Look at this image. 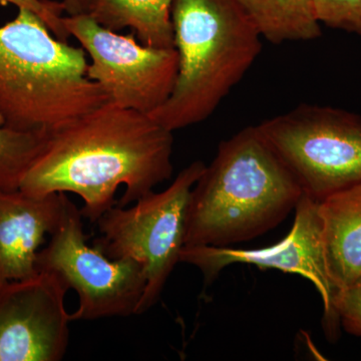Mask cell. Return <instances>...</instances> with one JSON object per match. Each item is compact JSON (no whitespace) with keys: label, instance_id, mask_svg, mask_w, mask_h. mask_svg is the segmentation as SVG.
<instances>
[{"label":"cell","instance_id":"obj_17","mask_svg":"<svg viewBox=\"0 0 361 361\" xmlns=\"http://www.w3.org/2000/svg\"><path fill=\"white\" fill-rule=\"evenodd\" d=\"M13 4L18 9H27L44 21L54 37L68 42L70 35L63 23L65 6L63 2L54 0H0V6Z\"/></svg>","mask_w":361,"mask_h":361},{"label":"cell","instance_id":"obj_16","mask_svg":"<svg viewBox=\"0 0 361 361\" xmlns=\"http://www.w3.org/2000/svg\"><path fill=\"white\" fill-rule=\"evenodd\" d=\"M320 25L361 37V0H313Z\"/></svg>","mask_w":361,"mask_h":361},{"label":"cell","instance_id":"obj_3","mask_svg":"<svg viewBox=\"0 0 361 361\" xmlns=\"http://www.w3.org/2000/svg\"><path fill=\"white\" fill-rule=\"evenodd\" d=\"M87 66L84 49L59 39L37 14L18 9L0 26V126L49 134L106 104Z\"/></svg>","mask_w":361,"mask_h":361},{"label":"cell","instance_id":"obj_6","mask_svg":"<svg viewBox=\"0 0 361 361\" xmlns=\"http://www.w3.org/2000/svg\"><path fill=\"white\" fill-rule=\"evenodd\" d=\"M257 126L314 200L360 184V115L304 104Z\"/></svg>","mask_w":361,"mask_h":361},{"label":"cell","instance_id":"obj_11","mask_svg":"<svg viewBox=\"0 0 361 361\" xmlns=\"http://www.w3.org/2000/svg\"><path fill=\"white\" fill-rule=\"evenodd\" d=\"M68 199L65 193L37 197L0 189V286L39 272V247L61 223Z\"/></svg>","mask_w":361,"mask_h":361},{"label":"cell","instance_id":"obj_14","mask_svg":"<svg viewBox=\"0 0 361 361\" xmlns=\"http://www.w3.org/2000/svg\"><path fill=\"white\" fill-rule=\"evenodd\" d=\"M271 44L308 42L322 35L313 0H235Z\"/></svg>","mask_w":361,"mask_h":361},{"label":"cell","instance_id":"obj_1","mask_svg":"<svg viewBox=\"0 0 361 361\" xmlns=\"http://www.w3.org/2000/svg\"><path fill=\"white\" fill-rule=\"evenodd\" d=\"M173 142V132L151 116L106 102L49 133L20 190L78 195L82 217L97 222L116 204L129 206L172 177Z\"/></svg>","mask_w":361,"mask_h":361},{"label":"cell","instance_id":"obj_13","mask_svg":"<svg viewBox=\"0 0 361 361\" xmlns=\"http://www.w3.org/2000/svg\"><path fill=\"white\" fill-rule=\"evenodd\" d=\"M174 0H97L89 13L109 30L129 27L142 44L174 47L172 11Z\"/></svg>","mask_w":361,"mask_h":361},{"label":"cell","instance_id":"obj_19","mask_svg":"<svg viewBox=\"0 0 361 361\" xmlns=\"http://www.w3.org/2000/svg\"><path fill=\"white\" fill-rule=\"evenodd\" d=\"M97 0H61L68 16L89 14Z\"/></svg>","mask_w":361,"mask_h":361},{"label":"cell","instance_id":"obj_10","mask_svg":"<svg viewBox=\"0 0 361 361\" xmlns=\"http://www.w3.org/2000/svg\"><path fill=\"white\" fill-rule=\"evenodd\" d=\"M70 290L47 270L0 286V361H59L70 342Z\"/></svg>","mask_w":361,"mask_h":361},{"label":"cell","instance_id":"obj_5","mask_svg":"<svg viewBox=\"0 0 361 361\" xmlns=\"http://www.w3.org/2000/svg\"><path fill=\"white\" fill-rule=\"evenodd\" d=\"M205 168L203 161H193L167 189L151 192L133 206L116 204L97 220L101 236L94 246L109 258L133 259L144 268L146 289L137 315L155 305L180 262L190 194Z\"/></svg>","mask_w":361,"mask_h":361},{"label":"cell","instance_id":"obj_4","mask_svg":"<svg viewBox=\"0 0 361 361\" xmlns=\"http://www.w3.org/2000/svg\"><path fill=\"white\" fill-rule=\"evenodd\" d=\"M171 18L177 80L149 116L175 132L212 116L255 63L262 37L235 0H174Z\"/></svg>","mask_w":361,"mask_h":361},{"label":"cell","instance_id":"obj_8","mask_svg":"<svg viewBox=\"0 0 361 361\" xmlns=\"http://www.w3.org/2000/svg\"><path fill=\"white\" fill-rule=\"evenodd\" d=\"M63 23L70 37L89 54L87 77L102 87L109 102L151 115L167 101L179 68L175 47L140 44L134 32L120 35L90 14L65 16Z\"/></svg>","mask_w":361,"mask_h":361},{"label":"cell","instance_id":"obj_7","mask_svg":"<svg viewBox=\"0 0 361 361\" xmlns=\"http://www.w3.org/2000/svg\"><path fill=\"white\" fill-rule=\"evenodd\" d=\"M82 215L68 199L49 243L37 255V269L58 275L78 296L75 320L137 315L146 289L144 268L129 258L111 259L89 246Z\"/></svg>","mask_w":361,"mask_h":361},{"label":"cell","instance_id":"obj_15","mask_svg":"<svg viewBox=\"0 0 361 361\" xmlns=\"http://www.w3.org/2000/svg\"><path fill=\"white\" fill-rule=\"evenodd\" d=\"M49 134L0 126V189H20L21 180L47 144Z\"/></svg>","mask_w":361,"mask_h":361},{"label":"cell","instance_id":"obj_18","mask_svg":"<svg viewBox=\"0 0 361 361\" xmlns=\"http://www.w3.org/2000/svg\"><path fill=\"white\" fill-rule=\"evenodd\" d=\"M334 310L342 329L353 336H361V279L338 292Z\"/></svg>","mask_w":361,"mask_h":361},{"label":"cell","instance_id":"obj_20","mask_svg":"<svg viewBox=\"0 0 361 361\" xmlns=\"http://www.w3.org/2000/svg\"><path fill=\"white\" fill-rule=\"evenodd\" d=\"M360 184H361V183H360Z\"/></svg>","mask_w":361,"mask_h":361},{"label":"cell","instance_id":"obj_2","mask_svg":"<svg viewBox=\"0 0 361 361\" xmlns=\"http://www.w3.org/2000/svg\"><path fill=\"white\" fill-rule=\"evenodd\" d=\"M258 126L223 141L190 194L185 247H230L274 229L303 195Z\"/></svg>","mask_w":361,"mask_h":361},{"label":"cell","instance_id":"obj_9","mask_svg":"<svg viewBox=\"0 0 361 361\" xmlns=\"http://www.w3.org/2000/svg\"><path fill=\"white\" fill-rule=\"evenodd\" d=\"M180 262L198 268L206 284L232 264L255 265L260 269H277L295 273L312 282L323 303V327L330 341L339 336L341 322L334 310L337 293L325 266L322 243L319 201L303 194L295 207L291 231L274 245L260 249L232 247H184Z\"/></svg>","mask_w":361,"mask_h":361},{"label":"cell","instance_id":"obj_12","mask_svg":"<svg viewBox=\"0 0 361 361\" xmlns=\"http://www.w3.org/2000/svg\"><path fill=\"white\" fill-rule=\"evenodd\" d=\"M319 216L327 274L344 290L361 279V184L319 201Z\"/></svg>","mask_w":361,"mask_h":361}]
</instances>
